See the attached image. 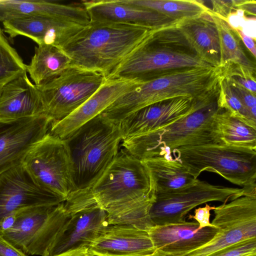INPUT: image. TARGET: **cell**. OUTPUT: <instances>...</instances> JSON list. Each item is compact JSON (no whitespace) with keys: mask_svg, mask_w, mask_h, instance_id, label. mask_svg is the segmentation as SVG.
I'll list each match as a JSON object with an SVG mask.
<instances>
[{"mask_svg":"<svg viewBox=\"0 0 256 256\" xmlns=\"http://www.w3.org/2000/svg\"><path fill=\"white\" fill-rule=\"evenodd\" d=\"M227 80L234 93L239 98L251 116L256 119V94L234 82L229 81L228 79Z\"/></svg>","mask_w":256,"mask_h":256,"instance_id":"34","label":"cell"},{"mask_svg":"<svg viewBox=\"0 0 256 256\" xmlns=\"http://www.w3.org/2000/svg\"><path fill=\"white\" fill-rule=\"evenodd\" d=\"M175 24L202 60L210 66L220 68L218 34L210 10L198 17L182 20L176 22Z\"/></svg>","mask_w":256,"mask_h":256,"instance_id":"24","label":"cell"},{"mask_svg":"<svg viewBox=\"0 0 256 256\" xmlns=\"http://www.w3.org/2000/svg\"><path fill=\"white\" fill-rule=\"evenodd\" d=\"M65 140L72 164L76 190L90 184L113 160L119 152L122 136L120 124L100 114Z\"/></svg>","mask_w":256,"mask_h":256,"instance_id":"6","label":"cell"},{"mask_svg":"<svg viewBox=\"0 0 256 256\" xmlns=\"http://www.w3.org/2000/svg\"><path fill=\"white\" fill-rule=\"evenodd\" d=\"M26 72V64L0 27V84H5Z\"/></svg>","mask_w":256,"mask_h":256,"instance_id":"30","label":"cell"},{"mask_svg":"<svg viewBox=\"0 0 256 256\" xmlns=\"http://www.w3.org/2000/svg\"><path fill=\"white\" fill-rule=\"evenodd\" d=\"M54 256H92L90 253L88 248L82 246L71 249Z\"/></svg>","mask_w":256,"mask_h":256,"instance_id":"41","label":"cell"},{"mask_svg":"<svg viewBox=\"0 0 256 256\" xmlns=\"http://www.w3.org/2000/svg\"><path fill=\"white\" fill-rule=\"evenodd\" d=\"M3 30L10 39L18 36L28 37L38 45L62 48L86 26L58 18L36 16L2 22Z\"/></svg>","mask_w":256,"mask_h":256,"instance_id":"17","label":"cell"},{"mask_svg":"<svg viewBox=\"0 0 256 256\" xmlns=\"http://www.w3.org/2000/svg\"><path fill=\"white\" fill-rule=\"evenodd\" d=\"M26 72L3 86L0 94V121L10 122L44 114L38 91Z\"/></svg>","mask_w":256,"mask_h":256,"instance_id":"23","label":"cell"},{"mask_svg":"<svg viewBox=\"0 0 256 256\" xmlns=\"http://www.w3.org/2000/svg\"><path fill=\"white\" fill-rule=\"evenodd\" d=\"M126 4L156 12L174 22L198 17L208 12L202 0H122Z\"/></svg>","mask_w":256,"mask_h":256,"instance_id":"29","label":"cell"},{"mask_svg":"<svg viewBox=\"0 0 256 256\" xmlns=\"http://www.w3.org/2000/svg\"><path fill=\"white\" fill-rule=\"evenodd\" d=\"M106 212L96 208L70 216L54 242L49 256L82 246H88L108 226Z\"/></svg>","mask_w":256,"mask_h":256,"instance_id":"21","label":"cell"},{"mask_svg":"<svg viewBox=\"0 0 256 256\" xmlns=\"http://www.w3.org/2000/svg\"><path fill=\"white\" fill-rule=\"evenodd\" d=\"M219 144L256 150V128L221 108L214 118Z\"/></svg>","mask_w":256,"mask_h":256,"instance_id":"27","label":"cell"},{"mask_svg":"<svg viewBox=\"0 0 256 256\" xmlns=\"http://www.w3.org/2000/svg\"><path fill=\"white\" fill-rule=\"evenodd\" d=\"M235 30L240 40H242L246 46L255 58L256 56V47L254 40L252 38L246 34L240 28H235Z\"/></svg>","mask_w":256,"mask_h":256,"instance_id":"39","label":"cell"},{"mask_svg":"<svg viewBox=\"0 0 256 256\" xmlns=\"http://www.w3.org/2000/svg\"><path fill=\"white\" fill-rule=\"evenodd\" d=\"M172 155L194 179L203 172H210L248 192L256 190V150L210 143L181 147Z\"/></svg>","mask_w":256,"mask_h":256,"instance_id":"7","label":"cell"},{"mask_svg":"<svg viewBox=\"0 0 256 256\" xmlns=\"http://www.w3.org/2000/svg\"><path fill=\"white\" fill-rule=\"evenodd\" d=\"M71 60L62 48L50 45L35 47L26 70L34 84L40 86L60 74L70 64Z\"/></svg>","mask_w":256,"mask_h":256,"instance_id":"26","label":"cell"},{"mask_svg":"<svg viewBox=\"0 0 256 256\" xmlns=\"http://www.w3.org/2000/svg\"><path fill=\"white\" fill-rule=\"evenodd\" d=\"M219 106L230 115L256 128V119L246 109L232 90L227 79L222 75L220 81Z\"/></svg>","mask_w":256,"mask_h":256,"instance_id":"31","label":"cell"},{"mask_svg":"<svg viewBox=\"0 0 256 256\" xmlns=\"http://www.w3.org/2000/svg\"><path fill=\"white\" fill-rule=\"evenodd\" d=\"M70 216L64 202L18 211L14 225L0 234L28 255L49 256L51 248Z\"/></svg>","mask_w":256,"mask_h":256,"instance_id":"9","label":"cell"},{"mask_svg":"<svg viewBox=\"0 0 256 256\" xmlns=\"http://www.w3.org/2000/svg\"><path fill=\"white\" fill-rule=\"evenodd\" d=\"M210 13L216 26L220 46V68L237 65L256 72V65L246 56L240 45V38L228 20Z\"/></svg>","mask_w":256,"mask_h":256,"instance_id":"28","label":"cell"},{"mask_svg":"<svg viewBox=\"0 0 256 256\" xmlns=\"http://www.w3.org/2000/svg\"><path fill=\"white\" fill-rule=\"evenodd\" d=\"M209 256H256V238L234 244Z\"/></svg>","mask_w":256,"mask_h":256,"instance_id":"33","label":"cell"},{"mask_svg":"<svg viewBox=\"0 0 256 256\" xmlns=\"http://www.w3.org/2000/svg\"><path fill=\"white\" fill-rule=\"evenodd\" d=\"M22 165L38 186L64 202L76 190L72 164L65 139L48 132L30 151Z\"/></svg>","mask_w":256,"mask_h":256,"instance_id":"8","label":"cell"},{"mask_svg":"<svg viewBox=\"0 0 256 256\" xmlns=\"http://www.w3.org/2000/svg\"><path fill=\"white\" fill-rule=\"evenodd\" d=\"M175 22L153 29L106 79L142 82L171 70L212 67L196 54Z\"/></svg>","mask_w":256,"mask_h":256,"instance_id":"5","label":"cell"},{"mask_svg":"<svg viewBox=\"0 0 256 256\" xmlns=\"http://www.w3.org/2000/svg\"><path fill=\"white\" fill-rule=\"evenodd\" d=\"M238 10H240L254 16L256 14V2L255 0H238L236 6Z\"/></svg>","mask_w":256,"mask_h":256,"instance_id":"40","label":"cell"},{"mask_svg":"<svg viewBox=\"0 0 256 256\" xmlns=\"http://www.w3.org/2000/svg\"><path fill=\"white\" fill-rule=\"evenodd\" d=\"M64 202L60 197L38 186L22 164L0 174V221L13 212Z\"/></svg>","mask_w":256,"mask_h":256,"instance_id":"14","label":"cell"},{"mask_svg":"<svg viewBox=\"0 0 256 256\" xmlns=\"http://www.w3.org/2000/svg\"><path fill=\"white\" fill-rule=\"evenodd\" d=\"M170 256L166 255V254H162L160 252L155 251V252H154L152 254L146 255V256Z\"/></svg>","mask_w":256,"mask_h":256,"instance_id":"42","label":"cell"},{"mask_svg":"<svg viewBox=\"0 0 256 256\" xmlns=\"http://www.w3.org/2000/svg\"><path fill=\"white\" fill-rule=\"evenodd\" d=\"M221 68L222 75L229 81L256 94V72L234 64Z\"/></svg>","mask_w":256,"mask_h":256,"instance_id":"32","label":"cell"},{"mask_svg":"<svg viewBox=\"0 0 256 256\" xmlns=\"http://www.w3.org/2000/svg\"><path fill=\"white\" fill-rule=\"evenodd\" d=\"M90 22L156 28L174 22L156 12L126 4L122 0H82Z\"/></svg>","mask_w":256,"mask_h":256,"instance_id":"20","label":"cell"},{"mask_svg":"<svg viewBox=\"0 0 256 256\" xmlns=\"http://www.w3.org/2000/svg\"><path fill=\"white\" fill-rule=\"evenodd\" d=\"M46 16L86 26L90 17L81 4H62L45 0H0V21Z\"/></svg>","mask_w":256,"mask_h":256,"instance_id":"22","label":"cell"},{"mask_svg":"<svg viewBox=\"0 0 256 256\" xmlns=\"http://www.w3.org/2000/svg\"><path fill=\"white\" fill-rule=\"evenodd\" d=\"M238 0H211L212 8L210 10L214 14L228 20L229 16L238 10Z\"/></svg>","mask_w":256,"mask_h":256,"instance_id":"35","label":"cell"},{"mask_svg":"<svg viewBox=\"0 0 256 256\" xmlns=\"http://www.w3.org/2000/svg\"><path fill=\"white\" fill-rule=\"evenodd\" d=\"M218 228L199 229L196 221L156 225L148 232L156 251L170 256H182L210 241Z\"/></svg>","mask_w":256,"mask_h":256,"instance_id":"18","label":"cell"},{"mask_svg":"<svg viewBox=\"0 0 256 256\" xmlns=\"http://www.w3.org/2000/svg\"><path fill=\"white\" fill-rule=\"evenodd\" d=\"M0 256H28L0 234Z\"/></svg>","mask_w":256,"mask_h":256,"instance_id":"37","label":"cell"},{"mask_svg":"<svg viewBox=\"0 0 256 256\" xmlns=\"http://www.w3.org/2000/svg\"><path fill=\"white\" fill-rule=\"evenodd\" d=\"M4 84H0V92H1V90H2V88Z\"/></svg>","mask_w":256,"mask_h":256,"instance_id":"43","label":"cell"},{"mask_svg":"<svg viewBox=\"0 0 256 256\" xmlns=\"http://www.w3.org/2000/svg\"><path fill=\"white\" fill-rule=\"evenodd\" d=\"M106 80L100 72L70 66L57 77L36 86L44 114L52 122L62 120L88 100Z\"/></svg>","mask_w":256,"mask_h":256,"instance_id":"10","label":"cell"},{"mask_svg":"<svg viewBox=\"0 0 256 256\" xmlns=\"http://www.w3.org/2000/svg\"><path fill=\"white\" fill-rule=\"evenodd\" d=\"M214 208V206H210L206 204L204 207H200L195 209L194 215L188 214V220H195L198 224L199 229L207 227L216 228L210 222V212Z\"/></svg>","mask_w":256,"mask_h":256,"instance_id":"36","label":"cell"},{"mask_svg":"<svg viewBox=\"0 0 256 256\" xmlns=\"http://www.w3.org/2000/svg\"><path fill=\"white\" fill-rule=\"evenodd\" d=\"M96 256H106V255H98Z\"/></svg>","mask_w":256,"mask_h":256,"instance_id":"44","label":"cell"},{"mask_svg":"<svg viewBox=\"0 0 256 256\" xmlns=\"http://www.w3.org/2000/svg\"><path fill=\"white\" fill-rule=\"evenodd\" d=\"M153 191L142 161L121 150L90 184L72 192L64 206L70 216L98 208L106 212L108 224H126L138 215Z\"/></svg>","mask_w":256,"mask_h":256,"instance_id":"1","label":"cell"},{"mask_svg":"<svg viewBox=\"0 0 256 256\" xmlns=\"http://www.w3.org/2000/svg\"><path fill=\"white\" fill-rule=\"evenodd\" d=\"M142 161L149 172L154 194L186 187L198 179H194L182 162L172 155L158 156Z\"/></svg>","mask_w":256,"mask_h":256,"instance_id":"25","label":"cell"},{"mask_svg":"<svg viewBox=\"0 0 256 256\" xmlns=\"http://www.w3.org/2000/svg\"><path fill=\"white\" fill-rule=\"evenodd\" d=\"M88 248L92 256H142L156 251L148 232L122 224L108 226Z\"/></svg>","mask_w":256,"mask_h":256,"instance_id":"19","label":"cell"},{"mask_svg":"<svg viewBox=\"0 0 256 256\" xmlns=\"http://www.w3.org/2000/svg\"><path fill=\"white\" fill-rule=\"evenodd\" d=\"M220 68H190L171 70L139 82L107 108L102 114L120 124L126 118L148 105L179 97L196 98L219 84Z\"/></svg>","mask_w":256,"mask_h":256,"instance_id":"4","label":"cell"},{"mask_svg":"<svg viewBox=\"0 0 256 256\" xmlns=\"http://www.w3.org/2000/svg\"><path fill=\"white\" fill-rule=\"evenodd\" d=\"M205 94L196 98L162 100L136 111L120 123L122 140L162 128L179 120L188 114Z\"/></svg>","mask_w":256,"mask_h":256,"instance_id":"15","label":"cell"},{"mask_svg":"<svg viewBox=\"0 0 256 256\" xmlns=\"http://www.w3.org/2000/svg\"><path fill=\"white\" fill-rule=\"evenodd\" d=\"M52 122L44 114L0 121V174L22 164L30 151L48 133Z\"/></svg>","mask_w":256,"mask_h":256,"instance_id":"13","label":"cell"},{"mask_svg":"<svg viewBox=\"0 0 256 256\" xmlns=\"http://www.w3.org/2000/svg\"><path fill=\"white\" fill-rule=\"evenodd\" d=\"M138 83L127 80L106 79L94 94L72 112L60 120L52 122L49 132L62 139L66 138L83 124L101 114Z\"/></svg>","mask_w":256,"mask_h":256,"instance_id":"16","label":"cell"},{"mask_svg":"<svg viewBox=\"0 0 256 256\" xmlns=\"http://www.w3.org/2000/svg\"><path fill=\"white\" fill-rule=\"evenodd\" d=\"M154 28L90 22L62 49L70 58V66L100 72L106 78Z\"/></svg>","mask_w":256,"mask_h":256,"instance_id":"2","label":"cell"},{"mask_svg":"<svg viewBox=\"0 0 256 256\" xmlns=\"http://www.w3.org/2000/svg\"><path fill=\"white\" fill-rule=\"evenodd\" d=\"M18 211L9 214L0 220V234L9 230L14 225L18 218Z\"/></svg>","mask_w":256,"mask_h":256,"instance_id":"38","label":"cell"},{"mask_svg":"<svg viewBox=\"0 0 256 256\" xmlns=\"http://www.w3.org/2000/svg\"><path fill=\"white\" fill-rule=\"evenodd\" d=\"M248 193L243 188L214 185L197 179L192 185L154 194L150 211L154 226L180 224L194 208L210 202H227Z\"/></svg>","mask_w":256,"mask_h":256,"instance_id":"12","label":"cell"},{"mask_svg":"<svg viewBox=\"0 0 256 256\" xmlns=\"http://www.w3.org/2000/svg\"><path fill=\"white\" fill-rule=\"evenodd\" d=\"M212 224L218 232L208 242L182 256H209L242 242L256 238V190L215 206Z\"/></svg>","mask_w":256,"mask_h":256,"instance_id":"11","label":"cell"},{"mask_svg":"<svg viewBox=\"0 0 256 256\" xmlns=\"http://www.w3.org/2000/svg\"><path fill=\"white\" fill-rule=\"evenodd\" d=\"M219 86L200 97L186 115L162 128L122 140L124 150L143 160L172 155L176 149L218 143L214 131V118L221 109Z\"/></svg>","mask_w":256,"mask_h":256,"instance_id":"3","label":"cell"}]
</instances>
